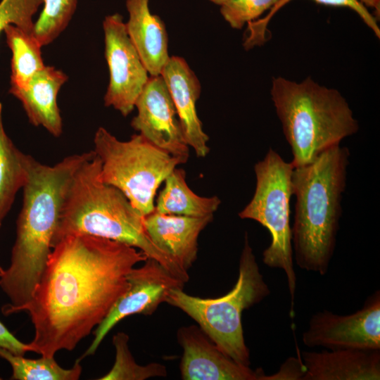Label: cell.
Listing matches in <instances>:
<instances>
[{
	"label": "cell",
	"instance_id": "6da1fadb",
	"mask_svg": "<svg viewBox=\"0 0 380 380\" xmlns=\"http://www.w3.org/2000/svg\"><path fill=\"white\" fill-rule=\"evenodd\" d=\"M148 257L124 243L89 235L55 245L25 311L34 334L31 352L54 357L72 350L126 291L127 275Z\"/></svg>",
	"mask_w": 380,
	"mask_h": 380
},
{
	"label": "cell",
	"instance_id": "7a4b0ae2",
	"mask_svg": "<svg viewBox=\"0 0 380 380\" xmlns=\"http://www.w3.org/2000/svg\"><path fill=\"white\" fill-rule=\"evenodd\" d=\"M92 151L63 158L53 166L27 155L23 207L17 220L11 264L0 277L8 308L24 310L32 300L51 251L64 198L72 178Z\"/></svg>",
	"mask_w": 380,
	"mask_h": 380
},
{
	"label": "cell",
	"instance_id": "3957f363",
	"mask_svg": "<svg viewBox=\"0 0 380 380\" xmlns=\"http://www.w3.org/2000/svg\"><path fill=\"white\" fill-rule=\"evenodd\" d=\"M144 217L118 189L101 177V160L92 151L75 172L66 192L51 248L72 235H89L124 243L158 261L186 283L188 272L156 246L147 234Z\"/></svg>",
	"mask_w": 380,
	"mask_h": 380
},
{
	"label": "cell",
	"instance_id": "277c9868",
	"mask_svg": "<svg viewBox=\"0 0 380 380\" xmlns=\"http://www.w3.org/2000/svg\"><path fill=\"white\" fill-rule=\"evenodd\" d=\"M349 158V149L339 144L310 163L293 167L291 243L295 261L302 270L321 275L329 270L342 215Z\"/></svg>",
	"mask_w": 380,
	"mask_h": 380
},
{
	"label": "cell",
	"instance_id": "5b68a950",
	"mask_svg": "<svg viewBox=\"0 0 380 380\" xmlns=\"http://www.w3.org/2000/svg\"><path fill=\"white\" fill-rule=\"evenodd\" d=\"M270 95L291 148L293 167L310 163L359 130V123L341 94L310 77L299 82L273 77Z\"/></svg>",
	"mask_w": 380,
	"mask_h": 380
},
{
	"label": "cell",
	"instance_id": "8992f818",
	"mask_svg": "<svg viewBox=\"0 0 380 380\" xmlns=\"http://www.w3.org/2000/svg\"><path fill=\"white\" fill-rule=\"evenodd\" d=\"M270 293L246 232L238 279L230 291L219 298H204L175 288L169 292L165 303L194 319L224 354L239 364L249 366L250 353L243 336L242 312Z\"/></svg>",
	"mask_w": 380,
	"mask_h": 380
},
{
	"label": "cell",
	"instance_id": "52a82bcc",
	"mask_svg": "<svg viewBox=\"0 0 380 380\" xmlns=\"http://www.w3.org/2000/svg\"><path fill=\"white\" fill-rule=\"evenodd\" d=\"M95 154L101 160V177L128 198L143 216L155 210V196L170 173L182 164L144 136L120 141L100 127L94 137Z\"/></svg>",
	"mask_w": 380,
	"mask_h": 380
},
{
	"label": "cell",
	"instance_id": "ba28073f",
	"mask_svg": "<svg viewBox=\"0 0 380 380\" xmlns=\"http://www.w3.org/2000/svg\"><path fill=\"white\" fill-rule=\"evenodd\" d=\"M293 167L270 148L263 159L254 165L256 184L249 203L239 213L241 219L258 222L271 236L270 246L262 253V262L284 271L291 296V315L296 289L293 262L290 201L293 196L291 177Z\"/></svg>",
	"mask_w": 380,
	"mask_h": 380
},
{
	"label": "cell",
	"instance_id": "9c48e42d",
	"mask_svg": "<svg viewBox=\"0 0 380 380\" xmlns=\"http://www.w3.org/2000/svg\"><path fill=\"white\" fill-rule=\"evenodd\" d=\"M103 29L109 70L104 104L125 117L134 110L150 76L127 34L123 17L118 13L106 16Z\"/></svg>",
	"mask_w": 380,
	"mask_h": 380
},
{
	"label": "cell",
	"instance_id": "30bf717a",
	"mask_svg": "<svg viewBox=\"0 0 380 380\" xmlns=\"http://www.w3.org/2000/svg\"><path fill=\"white\" fill-rule=\"evenodd\" d=\"M302 341L308 347L380 350V293L368 298L360 310L341 315L324 310L312 315Z\"/></svg>",
	"mask_w": 380,
	"mask_h": 380
},
{
	"label": "cell",
	"instance_id": "8fae6325",
	"mask_svg": "<svg viewBox=\"0 0 380 380\" xmlns=\"http://www.w3.org/2000/svg\"><path fill=\"white\" fill-rule=\"evenodd\" d=\"M127 280V289L96 327L94 340L80 360L94 355L106 336L122 319L134 314L152 315L160 303L165 302L172 289H183L184 286V283L152 258H147L144 265L132 268Z\"/></svg>",
	"mask_w": 380,
	"mask_h": 380
},
{
	"label": "cell",
	"instance_id": "7c38bea8",
	"mask_svg": "<svg viewBox=\"0 0 380 380\" xmlns=\"http://www.w3.org/2000/svg\"><path fill=\"white\" fill-rule=\"evenodd\" d=\"M132 127L152 144L186 163L189 146L185 141L177 110L162 76H150L134 105Z\"/></svg>",
	"mask_w": 380,
	"mask_h": 380
},
{
	"label": "cell",
	"instance_id": "4fadbf2b",
	"mask_svg": "<svg viewBox=\"0 0 380 380\" xmlns=\"http://www.w3.org/2000/svg\"><path fill=\"white\" fill-rule=\"evenodd\" d=\"M177 340L183 349L184 380H267L260 369L253 370L224 354L197 326L179 328Z\"/></svg>",
	"mask_w": 380,
	"mask_h": 380
},
{
	"label": "cell",
	"instance_id": "5bb4252c",
	"mask_svg": "<svg viewBox=\"0 0 380 380\" xmlns=\"http://www.w3.org/2000/svg\"><path fill=\"white\" fill-rule=\"evenodd\" d=\"M160 75L175 104L184 137L197 157L210 152L209 137L204 132L196 110L201 93V82L186 61L180 56H170Z\"/></svg>",
	"mask_w": 380,
	"mask_h": 380
},
{
	"label": "cell",
	"instance_id": "9a60e30c",
	"mask_svg": "<svg viewBox=\"0 0 380 380\" xmlns=\"http://www.w3.org/2000/svg\"><path fill=\"white\" fill-rule=\"evenodd\" d=\"M159 213L155 210L144 217V226L149 238L180 267L188 272L197 258L198 239L213 220Z\"/></svg>",
	"mask_w": 380,
	"mask_h": 380
},
{
	"label": "cell",
	"instance_id": "2e32d148",
	"mask_svg": "<svg viewBox=\"0 0 380 380\" xmlns=\"http://www.w3.org/2000/svg\"><path fill=\"white\" fill-rule=\"evenodd\" d=\"M303 380H379L380 350L303 351Z\"/></svg>",
	"mask_w": 380,
	"mask_h": 380
},
{
	"label": "cell",
	"instance_id": "e0dca14e",
	"mask_svg": "<svg viewBox=\"0 0 380 380\" xmlns=\"http://www.w3.org/2000/svg\"><path fill=\"white\" fill-rule=\"evenodd\" d=\"M127 34L150 76L160 75L170 58L164 21L151 12L149 0H126Z\"/></svg>",
	"mask_w": 380,
	"mask_h": 380
},
{
	"label": "cell",
	"instance_id": "ac0fdd59",
	"mask_svg": "<svg viewBox=\"0 0 380 380\" xmlns=\"http://www.w3.org/2000/svg\"><path fill=\"white\" fill-rule=\"evenodd\" d=\"M68 76L61 70L45 65L23 89L10 92L23 104L28 119L36 127L42 126L58 137L63 132L57 95Z\"/></svg>",
	"mask_w": 380,
	"mask_h": 380
},
{
	"label": "cell",
	"instance_id": "d6986e66",
	"mask_svg": "<svg viewBox=\"0 0 380 380\" xmlns=\"http://www.w3.org/2000/svg\"><path fill=\"white\" fill-rule=\"evenodd\" d=\"M155 203V211L167 215L202 217L214 215L221 200L217 196L205 197L195 194L188 186L186 172L175 168L164 181Z\"/></svg>",
	"mask_w": 380,
	"mask_h": 380
},
{
	"label": "cell",
	"instance_id": "ffe728a7",
	"mask_svg": "<svg viewBox=\"0 0 380 380\" xmlns=\"http://www.w3.org/2000/svg\"><path fill=\"white\" fill-rule=\"evenodd\" d=\"M4 32L12 52L10 93L25 89L32 77L45 65L42 57V46L33 33L12 24L7 25Z\"/></svg>",
	"mask_w": 380,
	"mask_h": 380
},
{
	"label": "cell",
	"instance_id": "44dd1931",
	"mask_svg": "<svg viewBox=\"0 0 380 380\" xmlns=\"http://www.w3.org/2000/svg\"><path fill=\"white\" fill-rule=\"evenodd\" d=\"M27 155L19 151L7 136L0 103V222L9 211L16 193L27 178Z\"/></svg>",
	"mask_w": 380,
	"mask_h": 380
},
{
	"label": "cell",
	"instance_id": "7402d4cb",
	"mask_svg": "<svg viewBox=\"0 0 380 380\" xmlns=\"http://www.w3.org/2000/svg\"><path fill=\"white\" fill-rule=\"evenodd\" d=\"M0 357L11 366V379L15 380H77L82 374L80 360L70 369L61 367L54 357L28 359L0 347Z\"/></svg>",
	"mask_w": 380,
	"mask_h": 380
},
{
	"label": "cell",
	"instance_id": "603a6c76",
	"mask_svg": "<svg viewBox=\"0 0 380 380\" xmlns=\"http://www.w3.org/2000/svg\"><path fill=\"white\" fill-rule=\"evenodd\" d=\"M129 339V336L125 332H118L113 336L115 362L111 369L99 380H144L167 376L166 367L160 363L138 365L130 352Z\"/></svg>",
	"mask_w": 380,
	"mask_h": 380
},
{
	"label": "cell",
	"instance_id": "cb8c5ba5",
	"mask_svg": "<svg viewBox=\"0 0 380 380\" xmlns=\"http://www.w3.org/2000/svg\"><path fill=\"white\" fill-rule=\"evenodd\" d=\"M292 0H279L263 18L255 20L247 24L248 35L244 39L243 46L248 50L255 46L263 44L266 40L267 27L272 17L286 4ZM317 4L336 7H346L355 11L366 25L369 27L375 35L380 37V29L376 18L369 11L368 8L358 0H313Z\"/></svg>",
	"mask_w": 380,
	"mask_h": 380
},
{
	"label": "cell",
	"instance_id": "d4e9b609",
	"mask_svg": "<svg viewBox=\"0 0 380 380\" xmlns=\"http://www.w3.org/2000/svg\"><path fill=\"white\" fill-rule=\"evenodd\" d=\"M77 0H43L44 7L34 24L33 34L42 46L51 43L66 28Z\"/></svg>",
	"mask_w": 380,
	"mask_h": 380
},
{
	"label": "cell",
	"instance_id": "484cf974",
	"mask_svg": "<svg viewBox=\"0 0 380 380\" xmlns=\"http://www.w3.org/2000/svg\"><path fill=\"white\" fill-rule=\"evenodd\" d=\"M279 0H227L220 5V12L233 29L240 30L270 10Z\"/></svg>",
	"mask_w": 380,
	"mask_h": 380
},
{
	"label": "cell",
	"instance_id": "4316f807",
	"mask_svg": "<svg viewBox=\"0 0 380 380\" xmlns=\"http://www.w3.org/2000/svg\"><path fill=\"white\" fill-rule=\"evenodd\" d=\"M43 0H1L0 1V34L8 25H14L33 33V16Z\"/></svg>",
	"mask_w": 380,
	"mask_h": 380
},
{
	"label": "cell",
	"instance_id": "83f0119b",
	"mask_svg": "<svg viewBox=\"0 0 380 380\" xmlns=\"http://www.w3.org/2000/svg\"><path fill=\"white\" fill-rule=\"evenodd\" d=\"M304 374L305 371L300 357L299 359L291 357L281 367L276 374L267 376V380L303 379Z\"/></svg>",
	"mask_w": 380,
	"mask_h": 380
},
{
	"label": "cell",
	"instance_id": "f1b7e54d",
	"mask_svg": "<svg viewBox=\"0 0 380 380\" xmlns=\"http://www.w3.org/2000/svg\"><path fill=\"white\" fill-rule=\"evenodd\" d=\"M0 347L20 355H24L25 353L31 351L30 346L28 343H24L19 341L1 322Z\"/></svg>",
	"mask_w": 380,
	"mask_h": 380
},
{
	"label": "cell",
	"instance_id": "f546056e",
	"mask_svg": "<svg viewBox=\"0 0 380 380\" xmlns=\"http://www.w3.org/2000/svg\"><path fill=\"white\" fill-rule=\"evenodd\" d=\"M367 8H374L378 15L380 13V0H358Z\"/></svg>",
	"mask_w": 380,
	"mask_h": 380
},
{
	"label": "cell",
	"instance_id": "4dcf8cb0",
	"mask_svg": "<svg viewBox=\"0 0 380 380\" xmlns=\"http://www.w3.org/2000/svg\"><path fill=\"white\" fill-rule=\"evenodd\" d=\"M210 2L215 4V5H218V6H220L222 5L223 3H224L225 1H227V0H208Z\"/></svg>",
	"mask_w": 380,
	"mask_h": 380
},
{
	"label": "cell",
	"instance_id": "1f68e13d",
	"mask_svg": "<svg viewBox=\"0 0 380 380\" xmlns=\"http://www.w3.org/2000/svg\"><path fill=\"white\" fill-rule=\"evenodd\" d=\"M1 223L0 222V227ZM4 270L0 267V277L3 274Z\"/></svg>",
	"mask_w": 380,
	"mask_h": 380
},
{
	"label": "cell",
	"instance_id": "d6a6232c",
	"mask_svg": "<svg viewBox=\"0 0 380 380\" xmlns=\"http://www.w3.org/2000/svg\"><path fill=\"white\" fill-rule=\"evenodd\" d=\"M0 379H1L0 378Z\"/></svg>",
	"mask_w": 380,
	"mask_h": 380
}]
</instances>
